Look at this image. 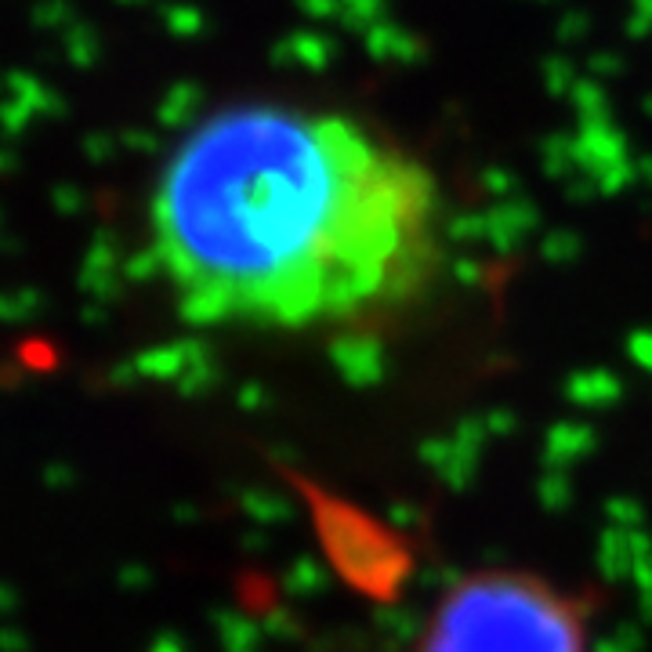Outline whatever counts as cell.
<instances>
[{
  "label": "cell",
  "instance_id": "2",
  "mask_svg": "<svg viewBox=\"0 0 652 652\" xmlns=\"http://www.w3.org/2000/svg\"><path fill=\"white\" fill-rule=\"evenodd\" d=\"M591 598L526 569L456 580L428 617L417 652H587Z\"/></svg>",
  "mask_w": 652,
  "mask_h": 652
},
{
  "label": "cell",
  "instance_id": "1",
  "mask_svg": "<svg viewBox=\"0 0 652 652\" xmlns=\"http://www.w3.org/2000/svg\"><path fill=\"white\" fill-rule=\"evenodd\" d=\"M149 229L189 323L341 330L432 286L442 196L410 149L356 116L251 102L181 138Z\"/></svg>",
  "mask_w": 652,
  "mask_h": 652
}]
</instances>
